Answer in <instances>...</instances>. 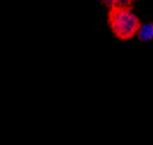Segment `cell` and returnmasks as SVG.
<instances>
[{
    "instance_id": "obj_4",
    "label": "cell",
    "mask_w": 153,
    "mask_h": 145,
    "mask_svg": "<svg viewBox=\"0 0 153 145\" xmlns=\"http://www.w3.org/2000/svg\"><path fill=\"white\" fill-rule=\"evenodd\" d=\"M103 4H105V5H108L109 7H111V6H115L116 5V0H101Z\"/></svg>"
},
{
    "instance_id": "obj_2",
    "label": "cell",
    "mask_w": 153,
    "mask_h": 145,
    "mask_svg": "<svg viewBox=\"0 0 153 145\" xmlns=\"http://www.w3.org/2000/svg\"><path fill=\"white\" fill-rule=\"evenodd\" d=\"M137 36L140 41H151L153 40V21L140 25Z\"/></svg>"
},
{
    "instance_id": "obj_1",
    "label": "cell",
    "mask_w": 153,
    "mask_h": 145,
    "mask_svg": "<svg viewBox=\"0 0 153 145\" xmlns=\"http://www.w3.org/2000/svg\"><path fill=\"white\" fill-rule=\"evenodd\" d=\"M109 26L115 36L119 40H130L137 35L140 27V20L131 8L111 6L108 14Z\"/></svg>"
},
{
    "instance_id": "obj_3",
    "label": "cell",
    "mask_w": 153,
    "mask_h": 145,
    "mask_svg": "<svg viewBox=\"0 0 153 145\" xmlns=\"http://www.w3.org/2000/svg\"><path fill=\"white\" fill-rule=\"evenodd\" d=\"M134 4V0H116V5L120 7H126V8H132Z\"/></svg>"
}]
</instances>
